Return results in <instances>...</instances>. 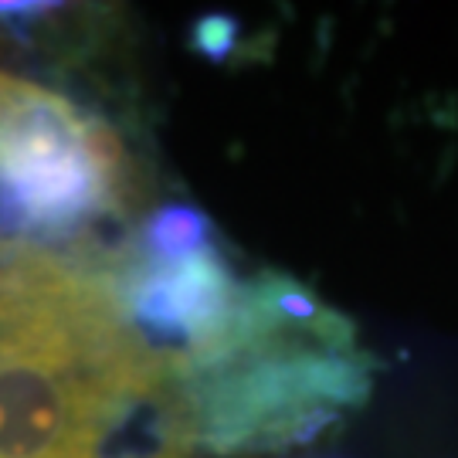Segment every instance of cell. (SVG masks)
Instances as JSON below:
<instances>
[{
	"label": "cell",
	"instance_id": "5b68a950",
	"mask_svg": "<svg viewBox=\"0 0 458 458\" xmlns=\"http://www.w3.org/2000/svg\"><path fill=\"white\" fill-rule=\"evenodd\" d=\"M204 245H211V228H208V217L197 214L194 208H164L153 217L149 255L177 259V255L197 251Z\"/></svg>",
	"mask_w": 458,
	"mask_h": 458
},
{
	"label": "cell",
	"instance_id": "8992f818",
	"mask_svg": "<svg viewBox=\"0 0 458 458\" xmlns=\"http://www.w3.org/2000/svg\"><path fill=\"white\" fill-rule=\"evenodd\" d=\"M130 458H191V445L177 438V435H170V442L160 445V448H153L147 455H130Z\"/></svg>",
	"mask_w": 458,
	"mask_h": 458
},
{
	"label": "cell",
	"instance_id": "7a4b0ae2",
	"mask_svg": "<svg viewBox=\"0 0 458 458\" xmlns=\"http://www.w3.org/2000/svg\"><path fill=\"white\" fill-rule=\"evenodd\" d=\"M370 391V360L344 316L299 282L262 276L225 344L174 360L170 435L217 452H268L312 438Z\"/></svg>",
	"mask_w": 458,
	"mask_h": 458
},
{
	"label": "cell",
	"instance_id": "277c9868",
	"mask_svg": "<svg viewBox=\"0 0 458 458\" xmlns=\"http://www.w3.org/2000/svg\"><path fill=\"white\" fill-rule=\"evenodd\" d=\"M245 295L248 285L231 276L214 245L177 259L147 255L126 285L136 327L187 344L183 357H204L225 344L245 312Z\"/></svg>",
	"mask_w": 458,
	"mask_h": 458
},
{
	"label": "cell",
	"instance_id": "6da1fadb",
	"mask_svg": "<svg viewBox=\"0 0 458 458\" xmlns=\"http://www.w3.org/2000/svg\"><path fill=\"white\" fill-rule=\"evenodd\" d=\"M174 360L147 344L113 276L0 242V458H98Z\"/></svg>",
	"mask_w": 458,
	"mask_h": 458
},
{
	"label": "cell",
	"instance_id": "3957f363",
	"mask_svg": "<svg viewBox=\"0 0 458 458\" xmlns=\"http://www.w3.org/2000/svg\"><path fill=\"white\" fill-rule=\"evenodd\" d=\"M123 136L68 96L0 72V242L68 238L130 204Z\"/></svg>",
	"mask_w": 458,
	"mask_h": 458
}]
</instances>
